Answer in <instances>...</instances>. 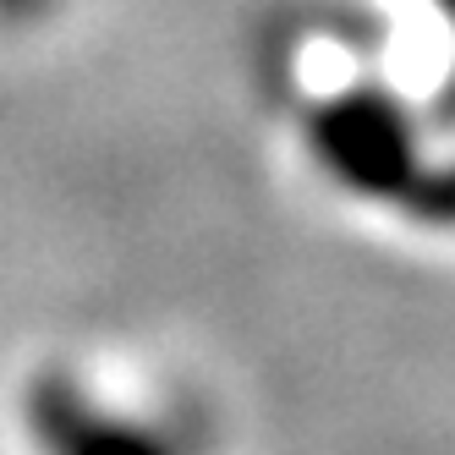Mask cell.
I'll use <instances>...</instances> for the list:
<instances>
[{"mask_svg":"<svg viewBox=\"0 0 455 455\" xmlns=\"http://www.w3.org/2000/svg\"><path fill=\"white\" fill-rule=\"evenodd\" d=\"M22 422L39 455H171L143 422L116 417L67 373H39L22 389Z\"/></svg>","mask_w":455,"mask_h":455,"instance_id":"6da1fadb","label":"cell"},{"mask_svg":"<svg viewBox=\"0 0 455 455\" xmlns=\"http://www.w3.org/2000/svg\"><path fill=\"white\" fill-rule=\"evenodd\" d=\"M39 12H50V0H0V17H6V22H28Z\"/></svg>","mask_w":455,"mask_h":455,"instance_id":"7a4b0ae2","label":"cell"}]
</instances>
